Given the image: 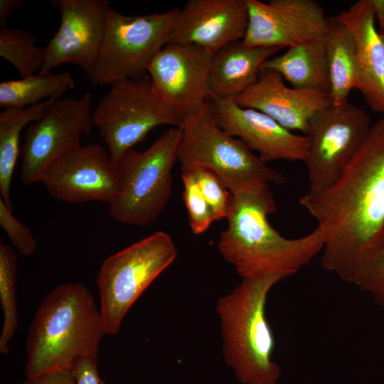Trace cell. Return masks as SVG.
Wrapping results in <instances>:
<instances>
[{
	"mask_svg": "<svg viewBox=\"0 0 384 384\" xmlns=\"http://www.w3.org/2000/svg\"><path fill=\"white\" fill-rule=\"evenodd\" d=\"M180 139V128L172 127L146 150L131 149L117 161L120 190L108 205L114 219L145 226L159 216L171 198Z\"/></svg>",
	"mask_w": 384,
	"mask_h": 384,
	"instance_id": "obj_6",
	"label": "cell"
},
{
	"mask_svg": "<svg viewBox=\"0 0 384 384\" xmlns=\"http://www.w3.org/2000/svg\"><path fill=\"white\" fill-rule=\"evenodd\" d=\"M91 102L89 92L78 99H56L41 119L28 125L20 173L23 183L40 182L52 164L81 145V137L89 135L94 125Z\"/></svg>",
	"mask_w": 384,
	"mask_h": 384,
	"instance_id": "obj_11",
	"label": "cell"
},
{
	"mask_svg": "<svg viewBox=\"0 0 384 384\" xmlns=\"http://www.w3.org/2000/svg\"><path fill=\"white\" fill-rule=\"evenodd\" d=\"M110 85L92 111V121L114 164L153 129L179 126V119L162 100L148 75Z\"/></svg>",
	"mask_w": 384,
	"mask_h": 384,
	"instance_id": "obj_8",
	"label": "cell"
},
{
	"mask_svg": "<svg viewBox=\"0 0 384 384\" xmlns=\"http://www.w3.org/2000/svg\"><path fill=\"white\" fill-rule=\"evenodd\" d=\"M282 279L279 275L242 279L217 302L224 358L242 384H277L279 380L265 308L269 292Z\"/></svg>",
	"mask_w": 384,
	"mask_h": 384,
	"instance_id": "obj_4",
	"label": "cell"
},
{
	"mask_svg": "<svg viewBox=\"0 0 384 384\" xmlns=\"http://www.w3.org/2000/svg\"><path fill=\"white\" fill-rule=\"evenodd\" d=\"M75 384H102L97 364V357L90 356L78 361L73 369Z\"/></svg>",
	"mask_w": 384,
	"mask_h": 384,
	"instance_id": "obj_31",
	"label": "cell"
},
{
	"mask_svg": "<svg viewBox=\"0 0 384 384\" xmlns=\"http://www.w3.org/2000/svg\"><path fill=\"white\" fill-rule=\"evenodd\" d=\"M372 125L367 112L349 102L331 105L314 114L306 134L309 144L304 161L309 182L308 193L322 191L340 177Z\"/></svg>",
	"mask_w": 384,
	"mask_h": 384,
	"instance_id": "obj_10",
	"label": "cell"
},
{
	"mask_svg": "<svg viewBox=\"0 0 384 384\" xmlns=\"http://www.w3.org/2000/svg\"><path fill=\"white\" fill-rule=\"evenodd\" d=\"M213 52L193 45L169 43L147 68L157 92L181 122L209 100Z\"/></svg>",
	"mask_w": 384,
	"mask_h": 384,
	"instance_id": "obj_13",
	"label": "cell"
},
{
	"mask_svg": "<svg viewBox=\"0 0 384 384\" xmlns=\"http://www.w3.org/2000/svg\"><path fill=\"white\" fill-rule=\"evenodd\" d=\"M37 38L18 28H0V55L18 71L21 78L39 73L44 65L46 48L37 46Z\"/></svg>",
	"mask_w": 384,
	"mask_h": 384,
	"instance_id": "obj_25",
	"label": "cell"
},
{
	"mask_svg": "<svg viewBox=\"0 0 384 384\" xmlns=\"http://www.w3.org/2000/svg\"><path fill=\"white\" fill-rule=\"evenodd\" d=\"M351 32L356 44L358 90L375 112L384 114V40L370 0H359L333 16Z\"/></svg>",
	"mask_w": 384,
	"mask_h": 384,
	"instance_id": "obj_19",
	"label": "cell"
},
{
	"mask_svg": "<svg viewBox=\"0 0 384 384\" xmlns=\"http://www.w3.org/2000/svg\"><path fill=\"white\" fill-rule=\"evenodd\" d=\"M242 107L268 115L289 131L306 134L309 122L332 105L329 93L287 86L277 72L260 71L257 81L234 99Z\"/></svg>",
	"mask_w": 384,
	"mask_h": 384,
	"instance_id": "obj_18",
	"label": "cell"
},
{
	"mask_svg": "<svg viewBox=\"0 0 384 384\" xmlns=\"http://www.w3.org/2000/svg\"><path fill=\"white\" fill-rule=\"evenodd\" d=\"M55 100L25 108H6L0 113V198L11 210L10 188L19 154L21 132L26 125L41 119Z\"/></svg>",
	"mask_w": 384,
	"mask_h": 384,
	"instance_id": "obj_23",
	"label": "cell"
},
{
	"mask_svg": "<svg viewBox=\"0 0 384 384\" xmlns=\"http://www.w3.org/2000/svg\"><path fill=\"white\" fill-rule=\"evenodd\" d=\"M40 182L54 198L70 203L108 205L120 190L117 168L105 149L95 143L71 150L43 174Z\"/></svg>",
	"mask_w": 384,
	"mask_h": 384,
	"instance_id": "obj_14",
	"label": "cell"
},
{
	"mask_svg": "<svg viewBox=\"0 0 384 384\" xmlns=\"http://www.w3.org/2000/svg\"><path fill=\"white\" fill-rule=\"evenodd\" d=\"M282 48L238 41L214 52L208 73L210 100H234L243 93L257 81L262 64Z\"/></svg>",
	"mask_w": 384,
	"mask_h": 384,
	"instance_id": "obj_20",
	"label": "cell"
},
{
	"mask_svg": "<svg viewBox=\"0 0 384 384\" xmlns=\"http://www.w3.org/2000/svg\"><path fill=\"white\" fill-rule=\"evenodd\" d=\"M299 203L323 235L322 267L352 282L363 257L384 241V117L340 177Z\"/></svg>",
	"mask_w": 384,
	"mask_h": 384,
	"instance_id": "obj_1",
	"label": "cell"
},
{
	"mask_svg": "<svg viewBox=\"0 0 384 384\" xmlns=\"http://www.w3.org/2000/svg\"><path fill=\"white\" fill-rule=\"evenodd\" d=\"M23 3L21 0H0V28L6 26L11 12L20 9Z\"/></svg>",
	"mask_w": 384,
	"mask_h": 384,
	"instance_id": "obj_33",
	"label": "cell"
},
{
	"mask_svg": "<svg viewBox=\"0 0 384 384\" xmlns=\"http://www.w3.org/2000/svg\"><path fill=\"white\" fill-rule=\"evenodd\" d=\"M75 87L68 71L53 74L40 71L19 80L0 83V106L5 108H25L50 99H57Z\"/></svg>",
	"mask_w": 384,
	"mask_h": 384,
	"instance_id": "obj_24",
	"label": "cell"
},
{
	"mask_svg": "<svg viewBox=\"0 0 384 384\" xmlns=\"http://www.w3.org/2000/svg\"><path fill=\"white\" fill-rule=\"evenodd\" d=\"M326 54L333 105L348 102L358 84L356 44L350 30L334 17L329 18L325 35Z\"/></svg>",
	"mask_w": 384,
	"mask_h": 384,
	"instance_id": "obj_22",
	"label": "cell"
},
{
	"mask_svg": "<svg viewBox=\"0 0 384 384\" xmlns=\"http://www.w3.org/2000/svg\"><path fill=\"white\" fill-rule=\"evenodd\" d=\"M233 197V210L218 249L242 279L268 275L286 279L322 251L324 240L317 228L297 238H287L273 228L267 218L277 210L273 196Z\"/></svg>",
	"mask_w": 384,
	"mask_h": 384,
	"instance_id": "obj_2",
	"label": "cell"
},
{
	"mask_svg": "<svg viewBox=\"0 0 384 384\" xmlns=\"http://www.w3.org/2000/svg\"><path fill=\"white\" fill-rule=\"evenodd\" d=\"M171 237L155 232L109 256L99 270L100 311L105 334H117L132 306L176 260Z\"/></svg>",
	"mask_w": 384,
	"mask_h": 384,
	"instance_id": "obj_7",
	"label": "cell"
},
{
	"mask_svg": "<svg viewBox=\"0 0 384 384\" xmlns=\"http://www.w3.org/2000/svg\"><path fill=\"white\" fill-rule=\"evenodd\" d=\"M102 384H106L105 382L102 381Z\"/></svg>",
	"mask_w": 384,
	"mask_h": 384,
	"instance_id": "obj_36",
	"label": "cell"
},
{
	"mask_svg": "<svg viewBox=\"0 0 384 384\" xmlns=\"http://www.w3.org/2000/svg\"><path fill=\"white\" fill-rule=\"evenodd\" d=\"M181 177L183 185V198L190 228L195 235L202 234L215 221L213 213L192 171L189 169H181Z\"/></svg>",
	"mask_w": 384,
	"mask_h": 384,
	"instance_id": "obj_28",
	"label": "cell"
},
{
	"mask_svg": "<svg viewBox=\"0 0 384 384\" xmlns=\"http://www.w3.org/2000/svg\"><path fill=\"white\" fill-rule=\"evenodd\" d=\"M178 127L181 169L201 166L210 169L233 196H273L270 186L285 181L282 174L219 127L210 100L184 118Z\"/></svg>",
	"mask_w": 384,
	"mask_h": 384,
	"instance_id": "obj_5",
	"label": "cell"
},
{
	"mask_svg": "<svg viewBox=\"0 0 384 384\" xmlns=\"http://www.w3.org/2000/svg\"><path fill=\"white\" fill-rule=\"evenodd\" d=\"M21 384H75V378L72 370H55L48 373L27 378Z\"/></svg>",
	"mask_w": 384,
	"mask_h": 384,
	"instance_id": "obj_32",
	"label": "cell"
},
{
	"mask_svg": "<svg viewBox=\"0 0 384 384\" xmlns=\"http://www.w3.org/2000/svg\"><path fill=\"white\" fill-rule=\"evenodd\" d=\"M104 334L100 309L86 287L59 284L44 297L30 326L26 377L71 370L80 360L97 357Z\"/></svg>",
	"mask_w": 384,
	"mask_h": 384,
	"instance_id": "obj_3",
	"label": "cell"
},
{
	"mask_svg": "<svg viewBox=\"0 0 384 384\" xmlns=\"http://www.w3.org/2000/svg\"><path fill=\"white\" fill-rule=\"evenodd\" d=\"M375 21L378 24V31H384V0H370Z\"/></svg>",
	"mask_w": 384,
	"mask_h": 384,
	"instance_id": "obj_34",
	"label": "cell"
},
{
	"mask_svg": "<svg viewBox=\"0 0 384 384\" xmlns=\"http://www.w3.org/2000/svg\"><path fill=\"white\" fill-rule=\"evenodd\" d=\"M380 35H381V36L383 37V38L384 40V31Z\"/></svg>",
	"mask_w": 384,
	"mask_h": 384,
	"instance_id": "obj_35",
	"label": "cell"
},
{
	"mask_svg": "<svg viewBox=\"0 0 384 384\" xmlns=\"http://www.w3.org/2000/svg\"><path fill=\"white\" fill-rule=\"evenodd\" d=\"M7 205L0 198V225L9 240L23 256H29L36 250V242L31 230L16 219Z\"/></svg>",
	"mask_w": 384,
	"mask_h": 384,
	"instance_id": "obj_30",
	"label": "cell"
},
{
	"mask_svg": "<svg viewBox=\"0 0 384 384\" xmlns=\"http://www.w3.org/2000/svg\"><path fill=\"white\" fill-rule=\"evenodd\" d=\"M17 256L12 247L0 243V302L3 326L0 336V353H9V343L18 324L16 299Z\"/></svg>",
	"mask_w": 384,
	"mask_h": 384,
	"instance_id": "obj_26",
	"label": "cell"
},
{
	"mask_svg": "<svg viewBox=\"0 0 384 384\" xmlns=\"http://www.w3.org/2000/svg\"><path fill=\"white\" fill-rule=\"evenodd\" d=\"M210 102L219 127L257 151L263 161H304L309 146L306 135L294 134L265 113L242 107L233 99Z\"/></svg>",
	"mask_w": 384,
	"mask_h": 384,
	"instance_id": "obj_16",
	"label": "cell"
},
{
	"mask_svg": "<svg viewBox=\"0 0 384 384\" xmlns=\"http://www.w3.org/2000/svg\"><path fill=\"white\" fill-rule=\"evenodd\" d=\"M60 23L46 48L42 71L65 63L80 67L91 78L103 44L109 12L107 0H58Z\"/></svg>",
	"mask_w": 384,
	"mask_h": 384,
	"instance_id": "obj_12",
	"label": "cell"
},
{
	"mask_svg": "<svg viewBox=\"0 0 384 384\" xmlns=\"http://www.w3.org/2000/svg\"><path fill=\"white\" fill-rule=\"evenodd\" d=\"M249 21L246 0H189L176 9L169 43L213 53L244 38Z\"/></svg>",
	"mask_w": 384,
	"mask_h": 384,
	"instance_id": "obj_17",
	"label": "cell"
},
{
	"mask_svg": "<svg viewBox=\"0 0 384 384\" xmlns=\"http://www.w3.org/2000/svg\"><path fill=\"white\" fill-rule=\"evenodd\" d=\"M352 283L370 294L373 302L384 311V241L363 257Z\"/></svg>",
	"mask_w": 384,
	"mask_h": 384,
	"instance_id": "obj_27",
	"label": "cell"
},
{
	"mask_svg": "<svg viewBox=\"0 0 384 384\" xmlns=\"http://www.w3.org/2000/svg\"><path fill=\"white\" fill-rule=\"evenodd\" d=\"M182 169L192 171L204 198L212 209L215 221L228 219L233 210L234 197L219 177L210 169L201 166Z\"/></svg>",
	"mask_w": 384,
	"mask_h": 384,
	"instance_id": "obj_29",
	"label": "cell"
},
{
	"mask_svg": "<svg viewBox=\"0 0 384 384\" xmlns=\"http://www.w3.org/2000/svg\"><path fill=\"white\" fill-rule=\"evenodd\" d=\"M176 12L124 16L110 9L92 83L112 85L147 75L151 61L170 42Z\"/></svg>",
	"mask_w": 384,
	"mask_h": 384,
	"instance_id": "obj_9",
	"label": "cell"
},
{
	"mask_svg": "<svg viewBox=\"0 0 384 384\" xmlns=\"http://www.w3.org/2000/svg\"><path fill=\"white\" fill-rule=\"evenodd\" d=\"M249 21L242 41L260 47H292L326 35L329 23L315 0H246Z\"/></svg>",
	"mask_w": 384,
	"mask_h": 384,
	"instance_id": "obj_15",
	"label": "cell"
},
{
	"mask_svg": "<svg viewBox=\"0 0 384 384\" xmlns=\"http://www.w3.org/2000/svg\"><path fill=\"white\" fill-rule=\"evenodd\" d=\"M265 70L278 73L294 87L329 93L325 36L287 48L284 53L267 60L260 71Z\"/></svg>",
	"mask_w": 384,
	"mask_h": 384,
	"instance_id": "obj_21",
	"label": "cell"
}]
</instances>
